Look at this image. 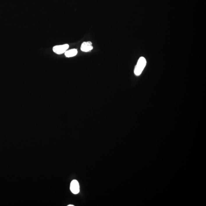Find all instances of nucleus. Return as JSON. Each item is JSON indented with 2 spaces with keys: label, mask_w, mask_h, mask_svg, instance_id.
<instances>
[{
  "label": "nucleus",
  "mask_w": 206,
  "mask_h": 206,
  "mask_svg": "<svg viewBox=\"0 0 206 206\" xmlns=\"http://www.w3.org/2000/svg\"><path fill=\"white\" fill-rule=\"evenodd\" d=\"M146 63V60L144 57H142L140 58L134 68V73L136 76H139L141 74Z\"/></svg>",
  "instance_id": "obj_1"
},
{
  "label": "nucleus",
  "mask_w": 206,
  "mask_h": 206,
  "mask_svg": "<svg viewBox=\"0 0 206 206\" xmlns=\"http://www.w3.org/2000/svg\"><path fill=\"white\" fill-rule=\"evenodd\" d=\"M69 47V45L68 44L57 45L53 47V51L57 54H62L65 52L68 49Z\"/></svg>",
  "instance_id": "obj_2"
},
{
  "label": "nucleus",
  "mask_w": 206,
  "mask_h": 206,
  "mask_svg": "<svg viewBox=\"0 0 206 206\" xmlns=\"http://www.w3.org/2000/svg\"><path fill=\"white\" fill-rule=\"evenodd\" d=\"M71 191L74 194H78L79 192V185L78 181L76 180H73L71 182L70 184Z\"/></svg>",
  "instance_id": "obj_3"
},
{
  "label": "nucleus",
  "mask_w": 206,
  "mask_h": 206,
  "mask_svg": "<svg viewBox=\"0 0 206 206\" xmlns=\"http://www.w3.org/2000/svg\"><path fill=\"white\" fill-rule=\"evenodd\" d=\"M92 43L91 42H84L82 44L81 47V51L84 52H88L91 51L93 49V46H92Z\"/></svg>",
  "instance_id": "obj_4"
},
{
  "label": "nucleus",
  "mask_w": 206,
  "mask_h": 206,
  "mask_svg": "<svg viewBox=\"0 0 206 206\" xmlns=\"http://www.w3.org/2000/svg\"><path fill=\"white\" fill-rule=\"evenodd\" d=\"M78 54V51L77 49H73L69 50H67L65 53V56L67 57H74Z\"/></svg>",
  "instance_id": "obj_5"
},
{
  "label": "nucleus",
  "mask_w": 206,
  "mask_h": 206,
  "mask_svg": "<svg viewBox=\"0 0 206 206\" xmlns=\"http://www.w3.org/2000/svg\"><path fill=\"white\" fill-rule=\"evenodd\" d=\"M74 205H68V206H74Z\"/></svg>",
  "instance_id": "obj_6"
}]
</instances>
